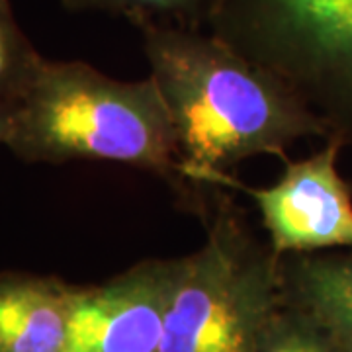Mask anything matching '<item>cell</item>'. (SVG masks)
<instances>
[{"label": "cell", "mask_w": 352, "mask_h": 352, "mask_svg": "<svg viewBox=\"0 0 352 352\" xmlns=\"http://www.w3.org/2000/svg\"><path fill=\"white\" fill-rule=\"evenodd\" d=\"M223 192L204 212L206 241L184 256L161 352H258L284 302L280 256Z\"/></svg>", "instance_id": "3"}, {"label": "cell", "mask_w": 352, "mask_h": 352, "mask_svg": "<svg viewBox=\"0 0 352 352\" xmlns=\"http://www.w3.org/2000/svg\"><path fill=\"white\" fill-rule=\"evenodd\" d=\"M280 268L284 302L352 352V249L284 254Z\"/></svg>", "instance_id": "8"}, {"label": "cell", "mask_w": 352, "mask_h": 352, "mask_svg": "<svg viewBox=\"0 0 352 352\" xmlns=\"http://www.w3.org/2000/svg\"><path fill=\"white\" fill-rule=\"evenodd\" d=\"M219 0H63L73 12L124 16L133 24H168L206 28Z\"/></svg>", "instance_id": "9"}, {"label": "cell", "mask_w": 352, "mask_h": 352, "mask_svg": "<svg viewBox=\"0 0 352 352\" xmlns=\"http://www.w3.org/2000/svg\"><path fill=\"white\" fill-rule=\"evenodd\" d=\"M208 32L352 135V0H219Z\"/></svg>", "instance_id": "4"}, {"label": "cell", "mask_w": 352, "mask_h": 352, "mask_svg": "<svg viewBox=\"0 0 352 352\" xmlns=\"http://www.w3.org/2000/svg\"><path fill=\"white\" fill-rule=\"evenodd\" d=\"M139 32L200 212L208 190H223L227 173L243 161L284 157L300 139L337 135L280 76L206 28L143 24Z\"/></svg>", "instance_id": "1"}, {"label": "cell", "mask_w": 352, "mask_h": 352, "mask_svg": "<svg viewBox=\"0 0 352 352\" xmlns=\"http://www.w3.org/2000/svg\"><path fill=\"white\" fill-rule=\"evenodd\" d=\"M342 135L296 163L266 188H249L226 176L221 188L249 194L261 214L266 239L278 256L352 249V190L339 170Z\"/></svg>", "instance_id": "5"}, {"label": "cell", "mask_w": 352, "mask_h": 352, "mask_svg": "<svg viewBox=\"0 0 352 352\" xmlns=\"http://www.w3.org/2000/svg\"><path fill=\"white\" fill-rule=\"evenodd\" d=\"M75 284L0 272V352H67Z\"/></svg>", "instance_id": "7"}, {"label": "cell", "mask_w": 352, "mask_h": 352, "mask_svg": "<svg viewBox=\"0 0 352 352\" xmlns=\"http://www.w3.org/2000/svg\"><path fill=\"white\" fill-rule=\"evenodd\" d=\"M184 256L147 258L94 286H75L67 352H161Z\"/></svg>", "instance_id": "6"}, {"label": "cell", "mask_w": 352, "mask_h": 352, "mask_svg": "<svg viewBox=\"0 0 352 352\" xmlns=\"http://www.w3.org/2000/svg\"><path fill=\"white\" fill-rule=\"evenodd\" d=\"M43 61L16 22L10 0H0V110L12 112Z\"/></svg>", "instance_id": "10"}, {"label": "cell", "mask_w": 352, "mask_h": 352, "mask_svg": "<svg viewBox=\"0 0 352 352\" xmlns=\"http://www.w3.org/2000/svg\"><path fill=\"white\" fill-rule=\"evenodd\" d=\"M258 352H349L302 309L282 302L264 333Z\"/></svg>", "instance_id": "11"}, {"label": "cell", "mask_w": 352, "mask_h": 352, "mask_svg": "<svg viewBox=\"0 0 352 352\" xmlns=\"http://www.w3.org/2000/svg\"><path fill=\"white\" fill-rule=\"evenodd\" d=\"M4 147L24 163L104 161L147 170L198 208L151 76L120 80L82 61L45 59L10 112Z\"/></svg>", "instance_id": "2"}, {"label": "cell", "mask_w": 352, "mask_h": 352, "mask_svg": "<svg viewBox=\"0 0 352 352\" xmlns=\"http://www.w3.org/2000/svg\"><path fill=\"white\" fill-rule=\"evenodd\" d=\"M8 129H10V110H0V145L6 143Z\"/></svg>", "instance_id": "12"}]
</instances>
